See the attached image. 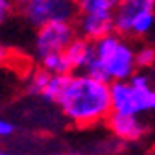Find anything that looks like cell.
Wrapping results in <instances>:
<instances>
[{
  "instance_id": "8",
  "label": "cell",
  "mask_w": 155,
  "mask_h": 155,
  "mask_svg": "<svg viewBox=\"0 0 155 155\" xmlns=\"http://www.w3.org/2000/svg\"><path fill=\"white\" fill-rule=\"evenodd\" d=\"M107 127L116 139L127 140V142L140 140L146 133V126L140 120V116H127V114H118V113L109 114Z\"/></svg>"
},
{
  "instance_id": "10",
  "label": "cell",
  "mask_w": 155,
  "mask_h": 155,
  "mask_svg": "<svg viewBox=\"0 0 155 155\" xmlns=\"http://www.w3.org/2000/svg\"><path fill=\"white\" fill-rule=\"evenodd\" d=\"M39 63H41V68L45 72H48L50 76H68V74H72V68L67 61L65 52L45 55V57L39 59Z\"/></svg>"
},
{
  "instance_id": "9",
  "label": "cell",
  "mask_w": 155,
  "mask_h": 155,
  "mask_svg": "<svg viewBox=\"0 0 155 155\" xmlns=\"http://www.w3.org/2000/svg\"><path fill=\"white\" fill-rule=\"evenodd\" d=\"M92 43L87 41V39L78 35L74 41L68 45V48L65 50V55H67V61L72 68V74H76V70H87V67L91 65L92 61Z\"/></svg>"
},
{
  "instance_id": "16",
  "label": "cell",
  "mask_w": 155,
  "mask_h": 155,
  "mask_svg": "<svg viewBox=\"0 0 155 155\" xmlns=\"http://www.w3.org/2000/svg\"><path fill=\"white\" fill-rule=\"evenodd\" d=\"M8 59H9V50L6 48V45L0 43V67L6 65V61H8Z\"/></svg>"
},
{
  "instance_id": "15",
  "label": "cell",
  "mask_w": 155,
  "mask_h": 155,
  "mask_svg": "<svg viewBox=\"0 0 155 155\" xmlns=\"http://www.w3.org/2000/svg\"><path fill=\"white\" fill-rule=\"evenodd\" d=\"M15 131H17L15 124H11L6 118H0V137H9V135H13Z\"/></svg>"
},
{
  "instance_id": "6",
  "label": "cell",
  "mask_w": 155,
  "mask_h": 155,
  "mask_svg": "<svg viewBox=\"0 0 155 155\" xmlns=\"http://www.w3.org/2000/svg\"><path fill=\"white\" fill-rule=\"evenodd\" d=\"M113 113L140 116L142 113H155V89L139 87L131 81L111 83Z\"/></svg>"
},
{
  "instance_id": "2",
  "label": "cell",
  "mask_w": 155,
  "mask_h": 155,
  "mask_svg": "<svg viewBox=\"0 0 155 155\" xmlns=\"http://www.w3.org/2000/svg\"><path fill=\"white\" fill-rule=\"evenodd\" d=\"M92 61L85 74L105 83L129 81L139 72L137 68V48L118 33H111L100 41L92 43Z\"/></svg>"
},
{
  "instance_id": "14",
  "label": "cell",
  "mask_w": 155,
  "mask_h": 155,
  "mask_svg": "<svg viewBox=\"0 0 155 155\" xmlns=\"http://www.w3.org/2000/svg\"><path fill=\"white\" fill-rule=\"evenodd\" d=\"M11 11H13V4L8 2V0H0V28L6 24V21L11 15Z\"/></svg>"
},
{
  "instance_id": "13",
  "label": "cell",
  "mask_w": 155,
  "mask_h": 155,
  "mask_svg": "<svg viewBox=\"0 0 155 155\" xmlns=\"http://www.w3.org/2000/svg\"><path fill=\"white\" fill-rule=\"evenodd\" d=\"M129 81H131L133 85H139V87H151V78H150L144 70H139Z\"/></svg>"
},
{
  "instance_id": "5",
  "label": "cell",
  "mask_w": 155,
  "mask_h": 155,
  "mask_svg": "<svg viewBox=\"0 0 155 155\" xmlns=\"http://www.w3.org/2000/svg\"><path fill=\"white\" fill-rule=\"evenodd\" d=\"M18 13L37 30L52 22H72L78 17V2L70 0H28L18 4Z\"/></svg>"
},
{
  "instance_id": "4",
  "label": "cell",
  "mask_w": 155,
  "mask_h": 155,
  "mask_svg": "<svg viewBox=\"0 0 155 155\" xmlns=\"http://www.w3.org/2000/svg\"><path fill=\"white\" fill-rule=\"evenodd\" d=\"M155 26L153 0H124L114 11V33L122 37H144Z\"/></svg>"
},
{
  "instance_id": "18",
  "label": "cell",
  "mask_w": 155,
  "mask_h": 155,
  "mask_svg": "<svg viewBox=\"0 0 155 155\" xmlns=\"http://www.w3.org/2000/svg\"><path fill=\"white\" fill-rule=\"evenodd\" d=\"M57 155H80V153H57Z\"/></svg>"
},
{
  "instance_id": "3",
  "label": "cell",
  "mask_w": 155,
  "mask_h": 155,
  "mask_svg": "<svg viewBox=\"0 0 155 155\" xmlns=\"http://www.w3.org/2000/svg\"><path fill=\"white\" fill-rule=\"evenodd\" d=\"M118 2L114 0H81L78 2L76 30L80 37L96 43L114 33V11Z\"/></svg>"
},
{
  "instance_id": "1",
  "label": "cell",
  "mask_w": 155,
  "mask_h": 155,
  "mask_svg": "<svg viewBox=\"0 0 155 155\" xmlns=\"http://www.w3.org/2000/svg\"><path fill=\"white\" fill-rule=\"evenodd\" d=\"M57 107L68 122L80 127L107 120L113 113L111 85L85 72L68 74Z\"/></svg>"
},
{
  "instance_id": "11",
  "label": "cell",
  "mask_w": 155,
  "mask_h": 155,
  "mask_svg": "<svg viewBox=\"0 0 155 155\" xmlns=\"http://www.w3.org/2000/svg\"><path fill=\"white\" fill-rule=\"evenodd\" d=\"M50 74L45 72L43 68H39V70H33L30 76H28V80H26V89L30 94L33 96H41L43 98V94L48 87V81H50Z\"/></svg>"
},
{
  "instance_id": "7",
  "label": "cell",
  "mask_w": 155,
  "mask_h": 155,
  "mask_svg": "<svg viewBox=\"0 0 155 155\" xmlns=\"http://www.w3.org/2000/svg\"><path fill=\"white\" fill-rule=\"evenodd\" d=\"M78 37V30L72 22H52L39 28L35 33V55L41 59L50 54H59L68 48V45Z\"/></svg>"
},
{
  "instance_id": "12",
  "label": "cell",
  "mask_w": 155,
  "mask_h": 155,
  "mask_svg": "<svg viewBox=\"0 0 155 155\" xmlns=\"http://www.w3.org/2000/svg\"><path fill=\"white\" fill-rule=\"evenodd\" d=\"M155 65V48L150 45H142L137 48V68H150Z\"/></svg>"
},
{
  "instance_id": "17",
  "label": "cell",
  "mask_w": 155,
  "mask_h": 155,
  "mask_svg": "<svg viewBox=\"0 0 155 155\" xmlns=\"http://www.w3.org/2000/svg\"><path fill=\"white\" fill-rule=\"evenodd\" d=\"M0 155H15V153H11V151H6V150H2V148H0Z\"/></svg>"
}]
</instances>
